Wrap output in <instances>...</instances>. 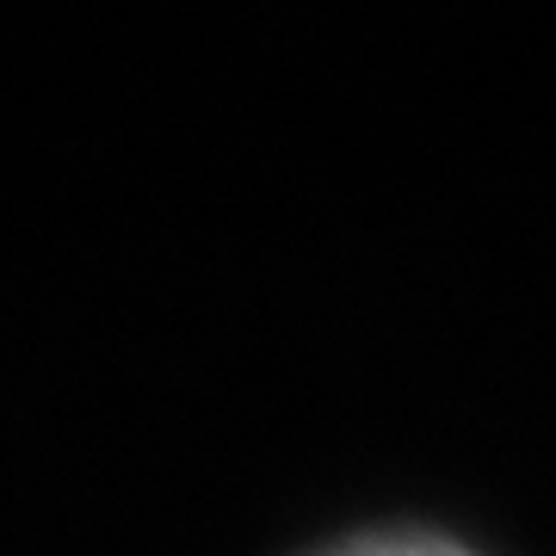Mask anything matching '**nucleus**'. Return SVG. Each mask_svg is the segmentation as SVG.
<instances>
[{"label":"nucleus","mask_w":556,"mask_h":556,"mask_svg":"<svg viewBox=\"0 0 556 556\" xmlns=\"http://www.w3.org/2000/svg\"><path fill=\"white\" fill-rule=\"evenodd\" d=\"M340 556H470L457 544H433V538H371V544H353Z\"/></svg>","instance_id":"obj_1"}]
</instances>
